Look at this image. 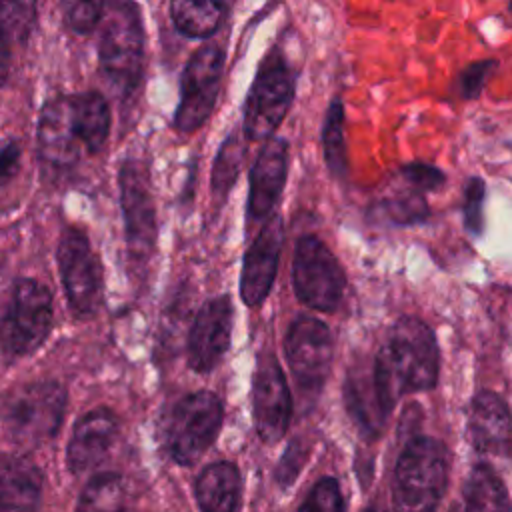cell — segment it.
Wrapping results in <instances>:
<instances>
[{
  "instance_id": "obj_1",
  "label": "cell",
  "mask_w": 512,
  "mask_h": 512,
  "mask_svg": "<svg viewBox=\"0 0 512 512\" xmlns=\"http://www.w3.org/2000/svg\"><path fill=\"white\" fill-rule=\"evenodd\" d=\"M374 384L386 412L400 396L436 386L438 346L432 330L418 318H400L378 350L374 364Z\"/></svg>"
},
{
  "instance_id": "obj_2",
  "label": "cell",
  "mask_w": 512,
  "mask_h": 512,
  "mask_svg": "<svg viewBox=\"0 0 512 512\" xmlns=\"http://www.w3.org/2000/svg\"><path fill=\"white\" fill-rule=\"evenodd\" d=\"M100 68L122 94H132L144 68V30L140 10L130 0H110L100 18Z\"/></svg>"
},
{
  "instance_id": "obj_3",
  "label": "cell",
  "mask_w": 512,
  "mask_h": 512,
  "mask_svg": "<svg viewBox=\"0 0 512 512\" xmlns=\"http://www.w3.org/2000/svg\"><path fill=\"white\" fill-rule=\"evenodd\" d=\"M66 388L56 380H36L10 390L0 404V420L10 440L36 448L54 438L66 410Z\"/></svg>"
},
{
  "instance_id": "obj_4",
  "label": "cell",
  "mask_w": 512,
  "mask_h": 512,
  "mask_svg": "<svg viewBox=\"0 0 512 512\" xmlns=\"http://www.w3.org/2000/svg\"><path fill=\"white\" fill-rule=\"evenodd\" d=\"M448 482L446 448L418 436L402 450L394 472V512H436Z\"/></svg>"
},
{
  "instance_id": "obj_5",
  "label": "cell",
  "mask_w": 512,
  "mask_h": 512,
  "mask_svg": "<svg viewBox=\"0 0 512 512\" xmlns=\"http://www.w3.org/2000/svg\"><path fill=\"white\" fill-rule=\"evenodd\" d=\"M224 420L222 400L210 390L182 396L162 420L166 454L182 466L194 464L216 440Z\"/></svg>"
},
{
  "instance_id": "obj_6",
  "label": "cell",
  "mask_w": 512,
  "mask_h": 512,
  "mask_svg": "<svg viewBox=\"0 0 512 512\" xmlns=\"http://www.w3.org/2000/svg\"><path fill=\"white\" fill-rule=\"evenodd\" d=\"M54 326L52 292L34 278H18L0 318V350L8 362L34 354Z\"/></svg>"
},
{
  "instance_id": "obj_7",
  "label": "cell",
  "mask_w": 512,
  "mask_h": 512,
  "mask_svg": "<svg viewBox=\"0 0 512 512\" xmlns=\"http://www.w3.org/2000/svg\"><path fill=\"white\" fill-rule=\"evenodd\" d=\"M294 100V78L280 54H270L246 98L244 134L250 142H266L286 118Z\"/></svg>"
},
{
  "instance_id": "obj_8",
  "label": "cell",
  "mask_w": 512,
  "mask_h": 512,
  "mask_svg": "<svg viewBox=\"0 0 512 512\" xmlns=\"http://www.w3.org/2000/svg\"><path fill=\"white\" fill-rule=\"evenodd\" d=\"M294 292L312 310L332 312L344 292V272L330 248L316 236H302L296 242L292 262Z\"/></svg>"
},
{
  "instance_id": "obj_9",
  "label": "cell",
  "mask_w": 512,
  "mask_h": 512,
  "mask_svg": "<svg viewBox=\"0 0 512 512\" xmlns=\"http://www.w3.org/2000/svg\"><path fill=\"white\" fill-rule=\"evenodd\" d=\"M56 260L72 312L80 318L94 316L102 304V268L88 236L78 228H64Z\"/></svg>"
},
{
  "instance_id": "obj_10",
  "label": "cell",
  "mask_w": 512,
  "mask_h": 512,
  "mask_svg": "<svg viewBox=\"0 0 512 512\" xmlns=\"http://www.w3.org/2000/svg\"><path fill=\"white\" fill-rule=\"evenodd\" d=\"M120 206L132 262L146 264L156 246V208L148 170L138 160H126L118 170Z\"/></svg>"
},
{
  "instance_id": "obj_11",
  "label": "cell",
  "mask_w": 512,
  "mask_h": 512,
  "mask_svg": "<svg viewBox=\"0 0 512 512\" xmlns=\"http://www.w3.org/2000/svg\"><path fill=\"white\" fill-rule=\"evenodd\" d=\"M224 72V52L218 46L200 48L186 64L174 126L180 132L198 130L212 114Z\"/></svg>"
},
{
  "instance_id": "obj_12",
  "label": "cell",
  "mask_w": 512,
  "mask_h": 512,
  "mask_svg": "<svg viewBox=\"0 0 512 512\" xmlns=\"http://www.w3.org/2000/svg\"><path fill=\"white\" fill-rule=\"evenodd\" d=\"M284 352L294 380L302 392H318L332 364V336L324 322L298 316L286 334Z\"/></svg>"
},
{
  "instance_id": "obj_13",
  "label": "cell",
  "mask_w": 512,
  "mask_h": 512,
  "mask_svg": "<svg viewBox=\"0 0 512 512\" xmlns=\"http://www.w3.org/2000/svg\"><path fill=\"white\" fill-rule=\"evenodd\" d=\"M252 416L262 442H278L290 424L292 396L274 354H260L252 378Z\"/></svg>"
},
{
  "instance_id": "obj_14",
  "label": "cell",
  "mask_w": 512,
  "mask_h": 512,
  "mask_svg": "<svg viewBox=\"0 0 512 512\" xmlns=\"http://www.w3.org/2000/svg\"><path fill=\"white\" fill-rule=\"evenodd\" d=\"M82 136L72 96H56L42 106L38 120V154L52 170H70L80 154Z\"/></svg>"
},
{
  "instance_id": "obj_15",
  "label": "cell",
  "mask_w": 512,
  "mask_h": 512,
  "mask_svg": "<svg viewBox=\"0 0 512 512\" xmlns=\"http://www.w3.org/2000/svg\"><path fill=\"white\" fill-rule=\"evenodd\" d=\"M234 308L230 298L218 296L202 304L188 334V364L194 372L214 370L230 346Z\"/></svg>"
},
{
  "instance_id": "obj_16",
  "label": "cell",
  "mask_w": 512,
  "mask_h": 512,
  "mask_svg": "<svg viewBox=\"0 0 512 512\" xmlns=\"http://www.w3.org/2000/svg\"><path fill=\"white\" fill-rule=\"evenodd\" d=\"M284 226L280 214L268 216L258 236L252 240L246 250L242 274H240V296L242 302L250 308L260 306L276 278L278 258L282 250Z\"/></svg>"
},
{
  "instance_id": "obj_17",
  "label": "cell",
  "mask_w": 512,
  "mask_h": 512,
  "mask_svg": "<svg viewBox=\"0 0 512 512\" xmlns=\"http://www.w3.org/2000/svg\"><path fill=\"white\" fill-rule=\"evenodd\" d=\"M118 436V418L108 408H96L78 418L66 446V464L72 474L96 468Z\"/></svg>"
},
{
  "instance_id": "obj_18",
  "label": "cell",
  "mask_w": 512,
  "mask_h": 512,
  "mask_svg": "<svg viewBox=\"0 0 512 512\" xmlns=\"http://www.w3.org/2000/svg\"><path fill=\"white\" fill-rule=\"evenodd\" d=\"M288 174V144L282 138H268L250 170L248 216L262 220L270 216L284 188Z\"/></svg>"
},
{
  "instance_id": "obj_19",
  "label": "cell",
  "mask_w": 512,
  "mask_h": 512,
  "mask_svg": "<svg viewBox=\"0 0 512 512\" xmlns=\"http://www.w3.org/2000/svg\"><path fill=\"white\" fill-rule=\"evenodd\" d=\"M468 436L482 454L506 458L512 452V420L506 402L494 392H478L468 410Z\"/></svg>"
},
{
  "instance_id": "obj_20",
  "label": "cell",
  "mask_w": 512,
  "mask_h": 512,
  "mask_svg": "<svg viewBox=\"0 0 512 512\" xmlns=\"http://www.w3.org/2000/svg\"><path fill=\"white\" fill-rule=\"evenodd\" d=\"M42 472L24 456H0V512H38Z\"/></svg>"
},
{
  "instance_id": "obj_21",
  "label": "cell",
  "mask_w": 512,
  "mask_h": 512,
  "mask_svg": "<svg viewBox=\"0 0 512 512\" xmlns=\"http://www.w3.org/2000/svg\"><path fill=\"white\" fill-rule=\"evenodd\" d=\"M200 512H238L242 478L236 464L228 460L208 464L194 486Z\"/></svg>"
},
{
  "instance_id": "obj_22",
  "label": "cell",
  "mask_w": 512,
  "mask_h": 512,
  "mask_svg": "<svg viewBox=\"0 0 512 512\" xmlns=\"http://www.w3.org/2000/svg\"><path fill=\"white\" fill-rule=\"evenodd\" d=\"M344 398L358 426H362L368 434H378L382 424L386 422L388 412L380 402L372 368L354 370L348 374V380L344 386Z\"/></svg>"
},
{
  "instance_id": "obj_23",
  "label": "cell",
  "mask_w": 512,
  "mask_h": 512,
  "mask_svg": "<svg viewBox=\"0 0 512 512\" xmlns=\"http://www.w3.org/2000/svg\"><path fill=\"white\" fill-rule=\"evenodd\" d=\"M234 0H172L170 16L178 32L190 38L212 36L226 20Z\"/></svg>"
},
{
  "instance_id": "obj_24",
  "label": "cell",
  "mask_w": 512,
  "mask_h": 512,
  "mask_svg": "<svg viewBox=\"0 0 512 512\" xmlns=\"http://www.w3.org/2000/svg\"><path fill=\"white\" fill-rule=\"evenodd\" d=\"M464 512H512L502 478L488 466L476 464L464 488Z\"/></svg>"
},
{
  "instance_id": "obj_25",
  "label": "cell",
  "mask_w": 512,
  "mask_h": 512,
  "mask_svg": "<svg viewBox=\"0 0 512 512\" xmlns=\"http://www.w3.org/2000/svg\"><path fill=\"white\" fill-rule=\"evenodd\" d=\"M76 122L80 128L82 144L88 154H98L106 146L108 132H110V108L106 98L96 92H84L72 96Z\"/></svg>"
},
{
  "instance_id": "obj_26",
  "label": "cell",
  "mask_w": 512,
  "mask_h": 512,
  "mask_svg": "<svg viewBox=\"0 0 512 512\" xmlns=\"http://www.w3.org/2000/svg\"><path fill=\"white\" fill-rule=\"evenodd\" d=\"M76 512H124V480L116 472H102L84 486Z\"/></svg>"
},
{
  "instance_id": "obj_27",
  "label": "cell",
  "mask_w": 512,
  "mask_h": 512,
  "mask_svg": "<svg viewBox=\"0 0 512 512\" xmlns=\"http://www.w3.org/2000/svg\"><path fill=\"white\" fill-rule=\"evenodd\" d=\"M322 150L328 170L336 178H344L348 170V156L344 140V106L340 98H334L326 110L322 126Z\"/></svg>"
},
{
  "instance_id": "obj_28",
  "label": "cell",
  "mask_w": 512,
  "mask_h": 512,
  "mask_svg": "<svg viewBox=\"0 0 512 512\" xmlns=\"http://www.w3.org/2000/svg\"><path fill=\"white\" fill-rule=\"evenodd\" d=\"M38 0H0V36L8 48L24 46L36 24Z\"/></svg>"
},
{
  "instance_id": "obj_29",
  "label": "cell",
  "mask_w": 512,
  "mask_h": 512,
  "mask_svg": "<svg viewBox=\"0 0 512 512\" xmlns=\"http://www.w3.org/2000/svg\"><path fill=\"white\" fill-rule=\"evenodd\" d=\"M244 144L232 134L228 136L218 154H216V162H214V170H212V192L214 196L224 202L230 188L234 186L236 178H238V172H240V166H242V160H244Z\"/></svg>"
},
{
  "instance_id": "obj_30",
  "label": "cell",
  "mask_w": 512,
  "mask_h": 512,
  "mask_svg": "<svg viewBox=\"0 0 512 512\" xmlns=\"http://www.w3.org/2000/svg\"><path fill=\"white\" fill-rule=\"evenodd\" d=\"M64 20L76 34L92 32L102 18L104 0H60Z\"/></svg>"
},
{
  "instance_id": "obj_31",
  "label": "cell",
  "mask_w": 512,
  "mask_h": 512,
  "mask_svg": "<svg viewBox=\"0 0 512 512\" xmlns=\"http://www.w3.org/2000/svg\"><path fill=\"white\" fill-rule=\"evenodd\" d=\"M298 512H344V500L338 482L334 478L318 480L306 494Z\"/></svg>"
},
{
  "instance_id": "obj_32",
  "label": "cell",
  "mask_w": 512,
  "mask_h": 512,
  "mask_svg": "<svg viewBox=\"0 0 512 512\" xmlns=\"http://www.w3.org/2000/svg\"><path fill=\"white\" fill-rule=\"evenodd\" d=\"M496 68L494 60H480L466 66L458 76V92L462 98H478L486 86L488 76Z\"/></svg>"
},
{
  "instance_id": "obj_33",
  "label": "cell",
  "mask_w": 512,
  "mask_h": 512,
  "mask_svg": "<svg viewBox=\"0 0 512 512\" xmlns=\"http://www.w3.org/2000/svg\"><path fill=\"white\" fill-rule=\"evenodd\" d=\"M482 204H484V182L470 178L464 186V224L472 234L482 232Z\"/></svg>"
},
{
  "instance_id": "obj_34",
  "label": "cell",
  "mask_w": 512,
  "mask_h": 512,
  "mask_svg": "<svg viewBox=\"0 0 512 512\" xmlns=\"http://www.w3.org/2000/svg\"><path fill=\"white\" fill-rule=\"evenodd\" d=\"M386 214L396 222H414L426 216V202L420 194H404L384 202Z\"/></svg>"
},
{
  "instance_id": "obj_35",
  "label": "cell",
  "mask_w": 512,
  "mask_h": 512,
  "mask_svg": "<svg viewBox=\"0 0 512 512\" xmlns=\"http://www.w3.org/2000/svg\"><path fill=\"white\" fill-rule=\"evenodd\" d=\"M402 178L412 184L418 192L420 190H436L444 184V174L430 164L424 162H412L402 168Z\"/></svg>"
},
{
  "instance_id": "obj_36",
  "label": "cell",
  "mask_w": 512,
  "mask_h": 512,
  "mask_svg": "<svg viewBox=\"0 0 512 512\" xmlns=\"http://www.w3.org/2000/svg\"><path fill=\"white\" fill-rule=\"evenodd\" d=\"M304 458H306V452H304L302 444H300V442H292V444L286 448L282 460H280L278 466H276V480H278L282 486L292 484V480L298 476V470H300Z\"/></svg>"
},
{
  "instance_id": "obj_37",
  "label": "cell",
  "mask_w": 512,
  "mask_h": 512,
  "mask_svg": "<svg viewBox=\"0 0 512 512\" xmlns=\"http://www.w3.org/2000/svg\"><path fill=\"white\" fill-rule=\"evenodd\" d=\"M20 164V146L18 142L10 140L0 148V188L12 180Z\"/></svg>"
},
{
  "instance_id": "obj_38",
  "label": "cell",
  "mask_w": 512,
  "mask_h": 512,
  "mask_svg": "<svg viewBox=\"0 0 512 512\" xmlns=\"http://www.w3.org/2000/svg\"><path fill=\"white\" fill-rule=\"evenodd\" d=\"M8 50H10L8 44L0 36V86L4 84V80L8 76Z\"/></svg>"
},
{
  "instance_id": "obj_39",
  "label": "cell",
  "mask_w": 512,
  "mask_h": 512,
  "mask_svg": "<svg viewBox=\"0 0 512 512\" xmlns=\"http://www.w3.org/2000/svg\"><path fill=\"white\" fill-rule=\"evenodd\" d=\"M364 512H384V510H380V508H374V506H372V508H366Z\"/></svg>"
},
{
  "instance_id": "obj_40",
  "label": "cell",
  "mask_w": 512,
  "mask_h": 512,
  "mask_svg": "<svg viewBox=\"0 0 512 512\" xmlns=\"http://www.w3.org/2000/svg\"><path fill=\"white\" fill-rule=\"evenodd\" d=\"M454 512H462V510H460V508H454Z\"/></svg>"
},
{
  "instance_id": "obj_41",
  "label": "cell",
  "mask_w": 512,
  "mask_h": 512,
  "mask_svg": "<svg viewBox=\"0 0 512 512\" xmlns=\"http://www.w3.org/2000/svg\"><path fill=\"white\" fill-rule=\"evenodd\" d=\"M510 12H512V0H510Z\"/></svg>"
},
{
  "instance_id": "obj_42",
  "label": "cell",
  "mask_w": 512,
  "mask_h": 512,
  "mask_svg": "<svg viewBox=\"0 0 512 512\" xmlns=\"http://www.w3.org/2000/svg\"><path fill=\"white\" fill-rule=\"evenodd\" d=\"M124 512H130V510H124Z\"/></svg>"
}]
</instances>
